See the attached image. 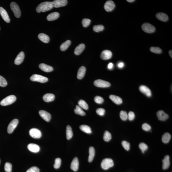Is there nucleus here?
<instances>
[{
    "label": "nucleus",
    "mask_w": 172,
    "mask_h": 172,
    "mask_svg": "<svg viewBox=\"0 0 172 172\" xmlns=\"http://www.w3.org/2000/svg\"><path fill=\"white\" fill-rule=\"evenodd\" d=\"M86 69L85 67L82 66L79 69L77 72V77L78 79L81 80L85 75Z\"/></svg>",
    "instance_id": "5701e85b"
},
{
    "label": "nucleus",
    "mask_w": 172,
    "mask_h": 172,
    "mask_svg": "<svg viewBox=\"0 0 172 172\" xmlns=\"http://www.w3.org/2000/svg\"><path fill=\"white\" fill-rule=\"evenodd\" d=\"M85 46L84 44H81L76 48L74 50V54L76 55H80L85 48Z\"/></svg>",
    "instance_id": "bb28decb"
},
{
    "label": "nucleus",
    "mask_w": 172,
    "mask_h": 172,
    "mask_svg": "<svg viewBox=\"0 0 172 172\" xmlns=\"http://www.w3.org/2000/svg\"><path fill=\"white\" fill-rule=\"evenodd\" d=\"M79 161L77 157H75L72 160L71 165V168L74 171H76L79 169Z\"/></svg>",
    "instance_id": "a211bd4d"
},
{
    "label": "nucleus",
    "mask_w": 172,
    "mask_h": 172,
    "mask_svg": "<svg viewBox=\"0 0 172 172\" xmlns=\"http://www.w3.org/2000/svg\"><path fill=\"white\" fill-rule=\"evenodd\" d=\"M139 90L142 93H144L148 97H151L152 93L151 90L146 86L144 85H140L139 87Z\"/></svg>",
    "instance_id": "4468645a"
},
{
    "label": "nucleus",
    "mask_w": 172,
    "mask_h": 172,
    "mask_svg": "<svg viewBox=\"0 0 172 172\" xmlns=\"http://www.w3.org/2000/svg\"><path fill=\"white\" fill-rule=\"evenodd\" d=\"M91 20L89 19H83L82 21V24L84 28H86L88 27L90 24Z\"/></svg>",
    "instance_id": "37998d69"
},
{
    "label": "nucleus",
    "mask_w": 172,
    "mask_h": 172,
    "mask_svg": "<svg viewBox=\"0 0 172 172\" xmlns=\"http://www.w3.org/2000/svg\"><path fill=\"white\" fill-rule=\"evenodd\" d=\"M66 135L67 139L68 140L71 139L73 136V132L71 127L70 126L68 125L67 126Z\"/></svg>",
    "instance_id": "c756f323"
},
{
    "label": "nucleus",
    "mask_w": 172,
    "mask_h": 172,
    "mask_svg": "<svg viewBox=\"0 0 172 172\" xmlns=\"http://www.w3.org/2000/svg\"><path fill=\"white\" fill-rule=\"evenodd\" d=\"M19 123L18 120L14 119L11 121L8 126L7 131L9 134L13 133V131L17 126Z\"/></svg>",
    "instance_id": "1a4fd4ad"
},
{
    "label": "nucleus",
    "mask_w": 172,
    "mask_h": 172,
    "mask_svg": "<svg viewBox=\"0 0 172 172\" xmlns=\"http://www.w3.org/2000/svg\"><path fill=\"white\" fill-rule=\"evenodd\" d=\"M52 2L53 7L59 8L66 5L67 4L68 1L67 0H55Z\"/></svg>",
    "instance_id": "9d476101"
},
{
    "label": "nucleus",
    "mask_w": 172,
    "mask_h": 172,
    "mask_svg": "<svg viewBox=\"0 0 172 172\" xmlns=\"http://www.w3.org/2000/svg\"><path fill=\"white\" fill-rule=\"evenodd\" d=\"M27 147L29 151L34 153L39 152L40 150V147L39 146L34 143H30L28 144Z\"/></svg>",
    "instance_id": "f3484780"
},
{
    "label": "nucleus",
    "mask_w": 172,
    "mask_h": 172,
    "mask_svg": "<svg viewBox=\"0 0 172 172\" xmlns=\"http://www.w3.org/2000/svg\"><path fill=\"white\" fill-rule=\"evenodd\" d=\"M101 167L105 170H107L114 166V162L111 158H105L102 160L101 163Z\"/></svg>",
    "instance_id": "7ed1b4c3"
},
{
    "label": "nucleus",
    "mask_w": 172,
    "mask_h": 172,
    "mask_svg": "<svg viewBox=\"0 0 172 172\" xmlns=\"http://www.w3.org/2000/svg\"><path fill=\"white\" fill-rule=\"evenodd\" d=\"M171 138V135L168 133H166L164 134L162 137V141L164 143H167L170 141Z\"/></svg>",
    "instance_id": "7c9ffc66"
},
{
    "label": "nucleus",
    "mask_w": 172,
    "mask_h": 172,
    "mask_svg": "<svg viewBox=\"0 0 172 172\" xmlns=\"http://www.w3.org/2000/svg\"><path fill=\"white\" fill-rule=\"evenodd\" d=\"M143 129L146 131H150L151 129V126L147 123H145L143 124L142 126Z\"/></svg>",
    "instance_id": "de8ad7c7"
},
{
    "label": "nucleus",
    "mask_w": 172,
    "mask_h": 172,
    "mask_svg": "<svg viewBox=\"0 0 172 172\" xmlns=\"http://www.w3.org/2000/svg\"><path fill=\"white\" fill-rule=\"evenodd\" d=\"M124 66V64L123 62H119L117 64V66L120 68H122Z\"/></svg>",
    "instance_id": "603ef678"
},
{
    "label": "nucleus",
    "mask_w": 172,
    "mask_h": 172,
    "mask_svg": "<svg viewBox=\"0 0 172 172\" xmlns=\"http://www.w3.org/2000/svg\"><path fill=\"white\" fill-rule=\"evenodd\" d=\"M7 82L4 78L2 76H0V86L1 87H4L7 85Z\"/></svg>",
    "instance_id": "c03bdc74"
},
{
    "label": "nucleus",
    "mask_w": 172,
    "mask_h": 172,
    "mask_svg": "<svg viewBox=\"0 0 172 172\" xmlns=\"http://www.w3.org/2000/svg\"><path fill=\"white\" fill-rule=\"evenodd\" d=\"M79 106L81 108L85 110H87L88 108V106L85 101L83 100H80L78 102Z\"/></svg>",
    "instance_id": "f704fd0d"
},
{
    "label": "nucleus",
    "mask_w": 172,
    "mask_h": 172,
    "mask_svg": "<svg viewBox=\"0 0 172 172\" xmlns=\"http://www.w3.org/2000/svg\"><path fill=\"white\" fill-rule=\"evenodd\" d=\"M128 114V119L130 121H133L135 117V114L133 112L130 111Z\"/></svg>",
    "instance_id": "3c124183"
},
{
    "label": "nucleus",
    "mask_w": 172,
    "mask_h": 172,
    "mask_svg": "<svg viewBox=\"0 0 172 172\" xmlns=\"http://www.w3.org/2000/svg\"><path fill=\"white\" fill-rule=\"evenodd\" d=\"M120 116L121 120L123 121H126L128 119V114L126 111H121L120 112Z\"/></svg>",
    "instance_id": "4c0bfd02"
},
{
    "label": "nucleus",
    "mask_w": 172,
    "mask_h": 172,
    "mask_svg": "<svg viewBox=\"0 0 172 172\" xmlns=\"http://www.w3.org/2000/svg\"><path fill=\"white\" fill-rule=\"evenodd\" d=\"M80 129L86 133L90 134L92 133L91 128L87 125H83L80 126Z\"/></svg>",
    "instance_id": "473e14b6"
},
{
    "label": "nucleus",
    "mask_w": 172,
    "mask_h": 172,
    "mask_svg": "<svg viewBox=\"0 0 172 172\" xmlns=\"http://www.w3.org/2000/svg\"><path fill=\"white\" fill-rule=\"evenodd\" d=\"M0 162H1V161H0Z\"/></svg>",
    "instance_id": "4d7b16f0"
},
{
    "label": "nucleus",
    "mask_w": 172,
    "mask_h": 172,
    "mask_svg": "<svg viewBox=\"0 0 172 172\" xmlns=\"http://www.w3.org/2000/svg\"><path fill=\"white\" fill-rule=\"evenodd\" d=\"M4 169L6 172H12V165L9 162L5 163L4 166Z\"/></svg>",
    "instance_id": "ea45409f"
},
{
    "label": "nucleus",
    "mask_w": 172,
    "mask_h": 172,
    "mask_svg": "<svg viewBox=\"0 0 172 172\" xmlns=\"http://www.w3.org/2000/svg\"><path fill=\"white\" fill-rule=\"evenodd\" d=\"M158 119L161 121H165L169 118V116L162 110H159L157 113Z\"/></svg>",
    "instance_id": "dca6fc26"
},
{
    "label": "nucleus",
    "mask_w": 172,
    "mask_h": 172,
    "mask_svg": "<svg viewBox=\"0 0 172 172\" xmlns=\"http://www.w3.org/2000/svg\"><path fill=\"white\" fill-rule=\"evenodd\" d=\"M75 113L76 114L80 115L81 116H84L85 115V113L80 106L76 105V108L74 110Z\"/></svg>",
    "instance_id": "72a5a7b5"
},
{
    "label": "nucleus",
    "mask_w": 172,
    "mask_h": 172,
    "mask_svg": "<svg viewBox=\"0 0 172 172\" xmlns=\"http://www.w3.org/2000/svg\"><path fill=\"white\" fill-rule=\"evenodd\" d=\"M112 53L110 50H103L100 54V57L102 59L104 60H108L111 58Z\"/></svg>",
    "instance_id": "f8f14e48"
},
{
    "label": "nucleus",
    "mask_w": 172,
    "mask_h": 172,
    "mask_svg": "<svg viewBox=\"0 0 172 172\" xmlns=\"http://www.w3.org/2000/svg\"><path fill=\"white\" fill-rule=\"evenodd\" d=\"M0 14L3 20L7 23L10 22V20L9 15L6 10L3 8L0 7Z\"/></svg>",
    "instance_id": "2eb2a0df"
},
{
    "label": "nucleus",
    "mask_w": 172,
    "mask_h": 172,
    "mask_svg": "<svg viewBox=\"0 0 172 172\" xmlns=\"http://www.w3.org/2000/svg\"><path fill=\"white\" fill-rule=\"evenodd\" d=\"M104 7L105 10L107 12H111L115 7V4L114 2L112 1H106L105 3Z\"/></svg>",
    "instance_id": "9b49d317"
},
{
    "label": "nucleus",
    "mask_w": 172,
    "mask_h": 172,
    "mask_svg": "<svg viewBox=\"0 0 172 172\" xmlns=\"http://www.w3.org/2000/svg\"><path fill=\"white\" fill-rule=\"evenodd\" d=\"M29 133L31 137L35 139L40 138L42 135L41 131L36 128H33L30 130Z\"/></svg>",
    "instance_id": "6e6552de"
},
{
    "label": "nucleus",
    "mask_w": 172,
    "mask_h": 172,
    "mask_svg": "<svg viewBox=\"0 0 172 172\" xmlns=\"http://www.w3.org/2000/svg\"><path fill=\"white\" fill-rule=\"evenodd\" d=\"M40 170L36 166H33V167H31L28 170H27L26 172H39Z\"/></svg>",
    "instance_id": "8fccbe9b"
},
{
    "label": "nucleus",
    "mask_w": 172,
    "mask_h": 172,
    "mask_svg": "<svg viewBox=\"0 0 172 172\" xmlns=\"http://www.w3.org/2000/svg\"><path fill=\"white\" fill-rule=\"evenodd\" d=\"M122 145L125 149L127 151H129L130 148V144L129 143L124 140L122 142Z\"/></svg>",
    "instance_id": "a18cd8bd"
},
{
    "label": "nucleus",
    "mask_w": 172,
    "mask_h": 172,
    "mask_svg": "<svg viewBox=\"0 0 172 172\" xmlns=\"http://www.w3.org/2000/svg\"><path fill=\"white\" fill-rule=\"evenodd\" d=\"M30 79L33 81H36L42 83L46 82L48 80V78L38 74H34L31 76Z\"/></svg>",
    "instance_id": "20e7f679"
},
{
    "label": "nucleus",
    "mask_w": 172,
    "mask_h": 172,
    "mask_svg": "<svg viewBox=\"0 0 172 172\" xmlns=\"http://www.w3.org/2000/svg\"><path fill=\"white\" fill-rule=\"evenodd\" d=\"M162 169L163 170H166L168 168L170 165V157L168 155L165 156L164 159L162 160Z\"/></svg>",
    "instance_id": "412c9836"
},
{
    "label": "nucleus",
    "mask_w": 172,
    "mask_h": 172,
    "mask_svg": "<svg viewBox=\"0 0 172 172\" xmlns=\"http://www.w3.org/2000/svg\"><path fill=\"white\" fill-rule=\"evenodd\" d=\"M104 29V27L101 25H95L93 27V31L96 32H99L102 31Z\"/></svg>",
    "instance_id": "e433bc0d"
},
{
    "label": "nucleus",
    "mask_w": 172,
    "mask_h": 172,
    "mask_svg": "<svg viewBox=\"0 0 172 172\" xmlns=\"http://www.w3.org/2000/svg\"><path fill=\"white\" fill-rule=\"evenodd\" d=\"M55 99V96L52 93L46 94L43 96V99L45 102H49L52 101Z\"/></svg>",
    "instance_id": "a878e982"
},
{
    "label": "nucleus",
    "mask_w": 172,
    "mask_h": 172,
    "mask_svg": "<svg viewBox=\"0 0 172 172\" xmlns=\"http://www.w3.org/2000/svg\"><path fill=\"white\" fill-rule=\"evenodd\" d=\"M110 98L113 102L117 105L121 104L122 103V99L120 97L114 95H111L110 96Z\"/></svg>",
    "instance_id": "4be33fe9"
},
{
    "label": "nucleus",
    "mask_w": 172,
    "mask_h": 172,
    "mask_svg": "<svg viewBox=\"0 0 172 172\" xmlns=\"http://www.w3.org/2000/svg\"><path fill=\"white\" fill-rule=\"evenodd\" d=\"M16 99V97L15 96L9 95L1 100L0 104L2 106H8L14 103Z\"/></svg>",
    "instance_id": "f03ea898"
},
{
    "label": "nucleus",
    "mask_w": 172,
    "mask_h": 172,
    "mask_svg": "<svg viewBox=\"0 0 172 172\" xmlns=\"http://www.w3.org/2000/svg\"><path fill=\"white\" fill-rule=\"evenodd\" d=\"M112 135L108 131H106L104 135L103 139L105 142H108L111 140Z\"/></svg>",
    "instance_id": "c9c22d12"
},
{
    "label": "nucleus",
    "mask_w": 172,
    "mask_h": 172,
    "mask_svg": "<svg viewBox=\"0 0 172 172\" xmlns=\"http://www.w3.org/2000/svg\"><path fill=\"white\" fill-rule=\"evenodd\" d=\"M156 17L158 20L166 22L168 20V17L166 13H157Z\"/></svg>",
    "instance_id": "b1692460"
},
{
    "label": "nucleus",
    "mask_w": 172,
    "mask_h": 172,
    "mask_svg": "<svg viewBox=\"0 0 172 172\" xmlns=\"http://www.w3.org/2000/svg\"><path fill=\"white\" fill-rule=\"evenodd\" d=\"M169 54H170V57L172 58V51L171 50H170L169 51Z\"/></svg>",
    "instance_id": "5fc2aeb1"
},
{
    "label": "nucleus",
    "mask_w": 172,
    "mask_h": 172,
    "mask_svg": "<svg viewBox=\"0 0 172 172\" xmlns=\"http://www.w3.org/2000/svg\"><path fill=\"white\" fill-rule=\"evenodd\" d=\"M61 164V160L60 158H56L54 166V168L56 169H58L60 167Z\"/></svg>",
    "instance_id": "a19ab883"
},
{
    "label": "nucleus",
    "mask_w": 172,
    "mask_h": 172,
    "mask_svg": "<svg viewBox=\"0 0 172 172\" xmlns=\"http://www.w3.org/2000/svg\"><path fill=\"white\" fill-rule=\"evenodd\" d=\"M39 114L42 118L47 122H49L51 119V115L50 113L45 111L41 110L39 111Z\"/></svg>",
    "instance_id": "ddd939ff"
},
{
    "label": "nucleus",
    "mask_w": 172,
    "mask_h": 172,
    "mask_svg": "<svg viewBox=\"0 0 172 172\" xmlns=\"http://www.w3.org/2000/svg\"><path fill=\"white\" fill-rule=\"evenodd\" d=\"M25 54L24 52H21L19 53L16 57L14 61V63L16 65H19L24 60Z\"/></svg>",
    "instance_id": "6ab92c4d"
},
{
    "label": "nucleus",
    "mask_w": 172,
    "mask_h": 172,
    "mask_svg": "<svg viewBox=\"0 0 172 172\" xmlns=\"http://www.w3.org/2000/svg\"><path fill=\"white\" fill-rule=\"evenodd\" d=\"M150 51L155 54H160L162 52V50L158 47H152L150 48Z\"/></svg>",
    "instance_id": "58836bf2"
},
{
    "label": "nucleus",
    "mask_w": 172,
    "mask_h": 172,
    "mask_svg": "<svg viewBox=\"0 0 172 172\" xmlns=\"http://www.w3.org/2000/svg\"><path fill=\"white\" fill-rule=\"evenodd\" d=\"M53 7L52 2L47 1L40 4L36 7V11L38 13L45 12L50 10Z\"/></svg>",
    "instance_id": "f257e3e1"
},
{
    "label": "nucleus",
    "mask_w": 172,
    "mask_h": 172,
    "mask_svg": "<svg viewBox=\"0 0 172 172\" xmlns=\"http://www.w3.org/2000/svg\"><path fill=\"white\" fill-rule=\"evenodd\" d=\"M96 112L97 114L99 115L103 116L104 115L105 110L104 109L99 108L97 109Z\"/></svg>",
    "instance_id": "09e8293b"
},
{
    "label": "nucleus",
    "mask_w": 172,
    "mask_h": 172,
    "mask_svg": "<svg viewBox=\"0 0 172 172\" xmlns=\"http://www.w3.org/2000/svg\"><path fill=\"white\" fill-rule=\"evenodd\" d=\"M139 146L143 153H144L145 151L148 149V146L144 143H140L139 145Z\"/></svg>",
    "instance_id": "79ce46f5"
},
{
    "label": "nucleus",
    "mask_w": 172,
    "mask_h": 172,
    "mask_svg": "<svg viewBox=\"0 0 172 172\" xmlns=\"http://www.w3.org/2000/svg\"><path fill=\"white\" fill-rule=\"evenodd\" d=\"M59 13L57 12H54L48 15L47 17L48 20L49 21H53L58 19L59 17Z\"/></svg>",
    "instance_id": "393cba45"
},
{
    "label": "nucleus",
    "mask_w": 172,
    "mask_h": 172,
    "mask_svg": "<svg viewBox=\"0 0 172 172\" xmlns=\"http://www.w3.org/2000/svg\"><path fill=\"white\" fill-rule=\"evenodd\" d=\"M38 37L41 41L43 43H48L50 41V39L49 36L44 34H39L38 35Z\"/></svg>",
    "instance_id": "cd10ccee"
},
{
    "label": "nucleus",
    "mask_w": 172,
    "mask_h": 172,
    "mask_svg": "<svg viewBox=\"0 0 172 172\" xmlns=\"http://www.w3.org/2000/svg\"><path fill=\"white\" fill-rule=\"evenodd\" d=\"M127 1L129 2H134V1H135V0H127Z\"/></svg>",
    "instance_id": "6e6d98bb"
},
{
    "label": "nucleus",
    "mask_w": 172,
    "mask_h": 172,
    "mask_svg": "<svg viewBox=\"0 0 172 172\" xmlns=\"http://www.w3.org/2000/svg\"><path fill=\"white\" fill-rule=\"evenodd\" d=\"M94 84L95 86L101 88H106L110 87L111 84L109 82L101 80H95L94 82Z\"/></svg>",
    "instance_id": "0eeeda50"
},
{
    "label": "nucleus",
    "mask_w": 172,
    "mask_h": 172,
    "mask_svg": "<svg viewBox=\"0 0 172 172\" xmlns=\"http://www.w3.org/2000/svg\"><path fill=\"white\" fill-rule=\"evenodd\" d=\"M95 101L96 103L99 104H101L103 103L104 100L103 98L99 96H96L95 98Z\"/></svg>",
    "instance_id": "49530a36"
},
{
    "label": "nucleus",
    "mask_w": 172,
    "mask_h": 172,
    "mask_svg": "<svg viewBox=\"0 0 172 172\" xmlns=\"http://www.w3.org/2000/svg\"><path fill=\"white\" fill-rule=\"evenodd\" d=\"M142 28L144 32L148 33H152L155 32V28L154 26L148 23L143 24Z\"/></svg>",
    "instance_id": "39448f33"
},
{
    "label": "nucleus",
    "mask_w": 172,
    "mask_h": 172,
    "mask_svg": "<svg viewBox=\"0 0 172 172\" xmlns=\"http://www.w3.org/2000/svg\"><path fill=\"white\" fill-rule=\"evenodd\" d=\"M114 66V65L112 63L110 62L108 65L107 68L109 69H111Z\"/></svg>",
    "instance_id": "864d4df0"
},
{
    "label": "nucleus",
    "mask_w": 172,
    "mask_h": 172,
    "mask_svg": "<svg viewBox=\"0 0 172 172\" xmlns=\"http://www.w3.org/2000/svg\"><path fill=\"white\" fill-rule=\"evenodd\" d=\"M71 43V41L67 40L66 42H64L61 45L60 49L62 51H65L67 49Z\"/></svg>",
    "instance_id": "2f4dec72"
},
{
    "label": "nucleus",
    "mask_w": 172,
    "mask_h": 172,
    "mask_svg": "<svg viewBox=\"0 0 172 172\" xmlns=\"http://www.w3.org/2000/svg\"><path fill=\"white\" fill-rule=\"evenodd\" d=\"M39 67L42 70L46 72H51L53 70V68L52 67L45 64H40L39 65Z\"/></svg>",
    "instance_id": "aec40b11"
},
{
    "label": "nucleus",
    "mask_w": 172,
    "mask_h": 172,
    "mask_svg": "<svg viewBox=\"0 0 172 172\" xmlns=\"http://www.w3.org/2000/svg\"><path fill=\"white\" fill-rule=\"evenodd\" d=\"M89 155L88 157V161L91 162L93 160L95 155V150L94 147H90L89 149Z\"/></svg>",
    "instance_id": "c85d7f7f"
},
{
    "label": "nucleus",
    "mask_w": 172,
    "mask_h": 172,
    "mask_svg": "<svg viewBox=\"0 0 172 172\" xmlns=\"http://www.w3.org/2000/svg\"><path fill=\"white\" fill-rule=\"evenodd\" d=\"M10 7L15 16L17 18H20L21 15V12L18 5L16 3L12 2L10 4Z\"/></svg>",
    "instance_id": "423d86ee"
}]
</instances>
